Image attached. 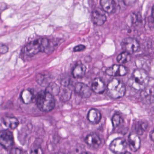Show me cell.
Returning <instances> with one entry per match:
<instances>
[{"label": "cell", "instance_id": "9c48e42d", "mask_svg": "<svg viewBox=\"0 0 154 154\" xmlns=\"http://www.w3.org/2000/svg\"><path fill=\"white\" fill-rule=\"evenodd\" d=\"M75 91L80 97L84 98L89 97L91 95V90L88 85L78 82L75 86Z\"/></svg>", "mask_w": 154, "mask_h": 154}, {"label": "cell", "instance_id": "4316f807", "mask_svg": "<svg viewBox=\"0 0 154 154\" xmlns=\"http://www.w3.org/2000/svg\"><path fill=\"white\" fill-rule=\"evenodd\" d=\"M70 82V79L69 77L65 76L62 77L61 79V85H63L64 87H67L69 85Z\"/></svg>", "mask_w": 154, "mask_h": 154}, {"label": "cell", "instance_id": "9a60e30c", "mask_svg": "<svg viewBox=\"0 0 154 154\" xmlns=\"http://www.w3.org/2000/svg\"><path fill=\"white\" fill-rule=\"evenodd\" d=\"M91 17L93 23L98 26L103 25L106 20V16L105 14L97 10H96L92 12Z\"/></svg>", "mask_w": 154, "mask_h": 154}, {"label": "cell", "instance_id": "6da1fadb", "mask_svg": "<svg viewBox=\"0 0 154 154\" xmlns=\"http://www.w3.org/2000/svg\"><path fill=\"white\" fill-rule=\"evenodd\" d=\"M49 47V42L48 39H38L28 43L23 48V52L27 56L32 57L39 52H46Z\"/></svg>", "mask_w": 154, "mask_h": 154}, {"label": "cell", "instance_id": "2e32d148", "mask_svg": "<svg viewBox=\"0 0 154 154\" xmlns=\"http://www.w3.org/2000/svg\"><path fill=\"white\" fill-rule=\"evenodd\" d=\"M86 67L82 62H78L73 69L72 74L74 78L79 79L82 78L86 74Z\"/></svg>", "mask_w": 154, "mask_h": 154}, {"label": "cell", "instance_id": "836d02e7", "mask_svg": "<svg viewBox=\"0 0 154 154\" xmlns=\"http://www.w3.org/2000/svg\"><path fill=\"white\" fill-rule=\"evenodd\" d=\"M81 154H91L89 152H82L81 153Z\"/></svg>", "mask_w": 154, "mask_h": 154}, {"label": "cell", "instance_id": "7c38bea8", "mask_svg": "<svg viewBox=\"0 0 154 154\" xmlns=\"http://www.w3.org/2000/svg\"><path fill=\"white\" fill-rule=\"evenodd\" d=\"M128 144L131 151L136 152L140 149L141 140L137 135L131 134L128 137Z\"/></svg>", "mask_w": 154, "mask_h": 154}, {"label": "cell", "instance_id": "4fadbf2b", "mask_svg": "<svg viewBox=\"0 0 154 154\" xmlns=\"http://www.w3.org/2000/svg\"><path fill=\"white\" fill-rule=\"evenodd\" d=\"M106 87L104 82L100 78H96L91 84V90L97 94H102L106 91Z\"/></svg>", "mask_w": 154, "mask_h": 154}, {"label": "cell", "instance_id": "e575fe53", "mask_svg": "<svg viewBox=\"0 0 154 154\" xmlns=\"http://www.w3.org/2000/svg\"><path fill=\"white\" fill-rule=\"evenodd\" d=\"M121 154H132L131 153L129 152H125Z\"/></svg>", "mask_w": 154, "mask_h": 154}, {"label": "cell", "instance_id": "484cf974", "mask_svg": "<svg viewBox=\"0 0 154 154\" xmlns=\"http://www.w3.org/2000/svg\"><path fill=\"white\" fill-rule=\"evenodd\" d=\"M30 154H43V152L40 146H35L32 148Z\"/></svg>", "mask_w": 154, "mask_h": 154}, {"label": "cell", "instance_id": "d6a6232c", "mask_svg": "<svg viewBox=\"0 0 154 154\" xmlns=\"http://www.w3.org/2000/svg\"><path fill=\"white\" fill-rule=\"evenodd\" d=\"M152 16L154 18V5L153 6L152 9Z\"/></svg>", "mask_w": 154, "mask_h": 154}, {"label": "cell", "instance_id": "5bb4252c", "mask_svg": "<svg viewBox=\"0 0 154 154\" xmlns=\"http://www.w3.org/2000/svg\"><path fill=\"white\" fill-rule=\"evenodd\" d=\"M100 5L106 12L114 13L116 11V5L115 0H100Z\"/></svg>", "mask_w": 154, "mask_h": 154}, {"label": "cell", "instance_id": "8992f818", "mask_svg": "<svg viewBox=\"0 0 154 154\" xmlns=\"http://www.w3.org/2000/svg\"><path fill=\"white\" fill-rule=\"evenodd\" d=\"M127 143L125 139L121 137L114 139L109 146V149L115 154H121L126 152Z\"/></svg>", "mask_w": 154, "mask_h": 154}, {"label": "cell", "instance_id": "f1b7e54d", "mask_svg": "<svg viewBox=\"0 0 154 154\" xmlns=\"http://www.w3.org/2000/svg\"><path fill=\"white\" fill-rule=\"evenodd\" d=\"M8 47L5 45H0V54H4L8 52Z\"/></svg>", "mask_w": 154, "mask_h": 154}, {"label": "cell", "instance_id": "603a6c76", "mask_svg": "<svg viewBox=\"0 0 154 154\" xmlns=\"http://www.w3.org/2000/svg\"><path fill=\"white\" fill-rule=\"evenodd\" d=\"M131 59L130 54L128 52L124 51L122 53H120L117 58V60L118 62L121 64H125L129 62Z\"/></svg>", "mask_w": 154, "mask_h": 154}, {"label": "cell", "instance_id": "30bf717a", "mask_svg": "<svg viewBox=\"0 0 154 154\" xmlns=\"http://www.w3.org/2000/svg\"><path fill=\"white\" fill-rule=\"evenodd\" d=\"M85 142L88 146L94 148H98L101 144L99 137L95 133H91L88 135L85 138Z\"/></svg>", "mask_w": 154, "mask_h": 154}, {"label": "cell", "instance_id": "e0dca14e", "mask_svg": "<svg viewBox=\"0 0 154 154\" xmlns=\"http://www.w3.org/2000/svg\"><path fill=\"white\" fill-rule=\"evenodd\" d=\"M101 119V115L100 112L96 109H91L88 114V119L91 123L93 124H97Z\"/></svg>", "mask_w": 154, "mask_h": 154}, {"label": "cell", "instance_id": "d4e9b609", "mask_svg": "<svg viewBox=\"0 0 154 154\" xmlns=\"http://www.w3.org/2000/svg\"><path fill=\"white\" fill-rule=\"evenodd\" d=\"M121 118L120 116L118 114H115L112 119V123L114 128L118 127L121 123Z\"/></svg>", "mask_w": 154, "mask_h": 154}, {"label": "cell", "instance_id": "5b68a950", "mask_svg": "<svg viewBox=\"0 0 154 154\" xmlns=\"http://www.w3.org/2000/svg\"><path fill=\"white\" fill-rule=\"evenodd\" d=\"M121 46L124 51L131 54L136 52L140 48V44L135 38H128L124 39L121 43Z\"/></svg>", "mask_w": 154, "mask_h": 154}, {"label": "cell", "instance_id": "8fae6325", "mask_svg": "<svg viewBox=\"0 0 154 154\" xmlns=\"http://www.w3.org/2000/svg\"><path fill=\"white\" fill-rule=\"evenodd\" d=\"M140 96L143 102L146 103L154 102V88L146 87L142 90Z\"/></svg>", "mask_w": 154, "mask_h": 154}, {"label": "cell", "instance_id": "d6986e66", "mask_svg": "<svg viewBox=\"0 0 154 154\" xmlns=\"http://www.w3.org/2000/svg\"><path fill=\"white\" fill-rule=\"evenodd\" d=\"M148 125L147 122L139 121L136 122L134 126V130L137 135H142L147 130Z\"/></svg>", "mask_w": 154, "mask_h": 154}, {"label": "cell", "instance_id": "277c9868", "mask_svg": "<svg viewBox=\"0 0 154 154\" xmlns=\"http://www.w3.org/2000/svg\"><path fill=\"white\" fill-rule=\"evenodd\" d=\"M125 93V85L123 82L117 79H113L107 86V93L111 98H120Z\"/></svg>", "mask_w": 154, "mask_h": 154}, {"label": "cell", "instance_id": "cb8c5ba5", "mask_svg": "<svg viewBox=\"0 0 154 154\" xmlns=\"http://www.w3.org/2000/svg\"><path fill=\"white\" fill-rule=\"evenodd\" d=\"M47 76L46 75H42V74H39L37 75L36 78V80L37 82L41 85H45L47 84L48 82V80L47 79Z\"/></svg>", "mask_w": 154, "mask_h": 154}, {"label": "cell", "instance_id": "ac0fdd59", "mask_svg": "<svg viewBox=\"0 0 154 154\" xmlns=\"http://www.w3.org/2000/svg\"><path fill=\"white\" fill-rule=\"evenodd\" d=\"M4 125L11 129L17 128L19 125V121L14 117L5 116L3 118Z\"/></svg>", "mask_w": 154, "mask_h": 154}, {"label": "cell", "instance_id": "7402d4cb", "mask_svg": "<svg viewBox=\"0 0 154 154\" xmlns=\"http://www.w3.org/2000/svg\"><path fill=\"white\" fill-rule=\"evenodd\" d=\"M46 91L54 96H57L59 94L60 92V88L59 86L55 83L51 82L47 87Z\"/></svg>", "mask_w": 154, "mask_h": 154}, {"label": "cell", "instance_id": "4dcf8cb0", "mask_svg": "<svg viewBox=\"0 0 154 154\" xmlns=\"http://www.w3.org/2000/svg\"><path fill=\"white\" fill-rule=\"evenodd\" d=\"M10 154H21V151L19 149H13Z\"/></svg>", "mask_w": 154, "mask_h": 154}, {"label": "cell", "instance_id": "44dd1931", "mask_svg": "<svg viewBox=\"0 0 154 154\" xmlns=\"http://www.w3.org/2000/svg\"><path fill=\"white\" fill-rule=\"evenodd\" d=\"M60 98L62 102H66L69 100L72 95V91L68 88H65L62 90V91H60Z\"/></svg>", "mask_w": 154, "mask_h": 154}, {"label": "cell", "instance_id": "7a4b0ae2", "mask_svg": "<svg viewBox=\"0 0 154 154\" xmlns=\"http://www.w3.org/2000/svg\"><path fill=\"white\" fill-rule=\"evenodd\" d=\"M149 78L147 72L142 69L135 70L129 80V84L136 90H143L149 82Z\"/></svg>", "mask_w": 154, "mask_h": 154}, {"label": "cell", "instance_id": "f546056e", "mask_svg": "<svg viewBox=\"0 0 154 154\" xmlns=\"http://www.w3.org/2000/svg\"><path fill=\"white\" fill-rule=\"evenodd\" d=\"M123 1L126 5H132L136 2V0H123Z\"/></svg>", "mask_w": 154, "mask_h": 154}, {"label": "cell", "instance_id": "ffe728a7", "mask_svg": "<svg viewBox=\"0 0 154 154\" xmlns=\"http://www.w3.org/2000/svg\"><path fill=\"white\" fill-rule=\"evenodd\" d=\"M34 97L33 92L30 90H24L21 94V98L23 102L25 104H28L31 103Z\"/></svg>", "mask_w": 154, "mask_h": 154}, {"label": "cell", "instance_id": "1f68e13d", "mask_svg": "<svg viewBox=\"0 0 154 154\" xmlns=\"http://www.w3.org/2000/svg\"><path fill=\"white\" fill-rule=\"evenodd\" d=\"M150 137L151 140L154 143V128L153 129L152 131L151 132V133H150Z\"/></svg>", "mask_w": 154, "mask_h": 154}, {"label": "cell", "instance_id": "52a82bcc", "mask_svg": "<svg viewBox=\"0 0 154 154\" xmlns=\"http://www.w3.org/2000/svg\"><path fill=\"white\" fill-rule=\"evenodd\" d=\"M14 139L12 133L8 130L0 131V145L6 149H10L13 146Z\"/></svg>", "mask_w": 154, "mask_h": 154}, {"label": "cell", "instance_id": "83f0119b", "mask_svg": "<svg viewBox=\"0 0 154 154\" xmlns=\"http://www.w3.org/2000/svg\"><path fill=\"white\" fill-rule=\"evenodd\" d=\"M85 46L83 45H79L76 46L74 48V51L75 52H79V51H83L85 49Z\"/></svg>", "mask_w": 154, "mask_h": 154}, {"label": "cell", "instance_id": "3957f363", "mask_svg": "<svg viewBox=\"0 0 154 154\" xmlns=\"http://www.w3.org/2000/svg\"><path fill=\"white\" fill-rule=\"evenodd\" d=\"M36 103L41 111L48 112L54 108L56 102L53 95L46 91H42L37 95Z\"/></svg>", "mask_w": 154, "mask_h": 154}, {"label": "cell", "instance_id": "ba28073f", "mask_svg": "<svg viewBox=\"0 0 154 154\" xmlns=\"http://www.w3.org/2000/svg\"><path fill=\"white\" fill-rule=\"evenodd\" d=\"M106 74L112 77L124 76L127 74L126 68L122 65H115L106 70Z\"/></svg>", "mask_w": 154, "mask_h": 154}]
</instances>
